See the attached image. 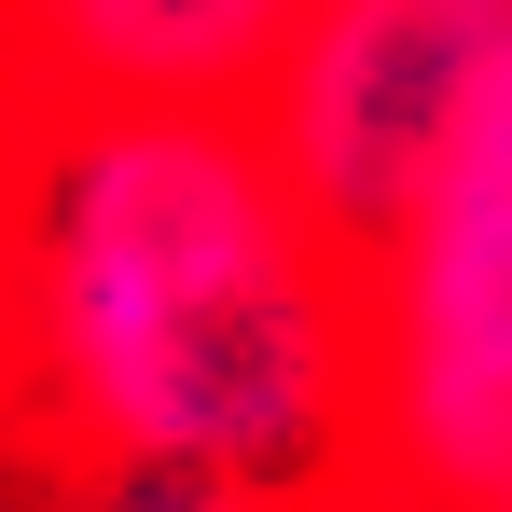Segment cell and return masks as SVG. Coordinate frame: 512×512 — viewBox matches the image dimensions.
<instances>
[{"mask_svg":"<svg viewBox=\"0 0 512 512\" xmlns=\"http://www.w3.org/2000/svg\"><path fill=\"white\" fill-rule=\"evenodd\" d=\"M28 443L319 499L374 443V263L319 236L236 97L56 111L28 236Z\"/></svg>","mask_w":512,"mask_h":512,"instance_id":"6da1fadb","label":"cell"},{"mask_svg":"<svg viewBox=\"0 0 512 512\" xmlns=\"http://www.w3.org/2000/svg\"><path fill=\"white\" fill-rule=\"evenodd\" d=\"M388 485L443 512H512V56L457 153L374 263V443Z\"/></svg>","mask_w":512,"mask_h":512,"instance_id":"7a4b0ae2","label":"cell"},{"mask_svg":"<svg viewBox=\"0 0 512 512\" xmlns=\"http://www.w3.org/2000/svg\"><path fill=\"white\" fill-rule=\"evenodd\" d=\"M499 56H512V0H305V28L250 84V125L277 180L319 208V236L346 263H388L471 97L499 84Z\"/></svg>","mask_w":512,"mask_h":512,"instance_id":"3957f363","label":"cell"},{"mask_svg":"<svg viewBox=\"0 0 512 512\" xmlns=\"http://www.w3.org/2000/svg\"><path fill=\"white\" fill-rule=\"evenodd\" d=\"M305 0H0V70L42 111H111V97H236L277 70Z\"/></svg>","mask_w":512,"mask_h":512,"instance_id":"277c9868","label":"cell"},{"mask_svg":"<svg viewBox=\"0 0 512 512\" xmlns=\"http://www.w3.org/2000/svg\"><path fill=\"white\" fill-rule=\"evenodd\" d=\"M42 153L56 111L0 70V443H28V236H42ZM42 457V443H28Z\"/></svg>","mask_w":512,"mask_h":512,"instance_id":"5b68a950","label":"cell"},{"mask_svg":"<svg viewBox=\"0 0 512 512\" xmlns=\"http://www.w3.org/2000/svg\"><path fill=\"white\" fill-rule=\"evenodd\" d=\"M42 512H277V499H236V485H180V471H56Z\"/></svg>","mask_w":512,"mask_h":512,"instance_id":"8992f818","label":"cell"},{"mask_svg":"<svg viewBox=\"0 0 512 512\" xmlns=\"http://www.w3.org/2000/svg\"><path fill=\"white\" fill-rule=\"evenodd\" d=\"M291 512H443V499H416V485H388V471L360 457V471H333L319 499H291Z\"/></svg>","mask_w":512,"mask_h":512,"instance_id":"52a82bcc","label":"cell"},{"mask_svg":"<svg viewBox=\"0 0 512 512\" xmlns=\"http://www.w3.org/2000/svg\"><path fill=\"white\" fill-rule=\"evenodd\" d=\"M0 471H56V457H28V443H0ZM28 512H42V499H28Z\"/></svg>","mask_w":512,"mask_h":512,"instance_id":"ba28073f","label":"cell"}]
</instances>
